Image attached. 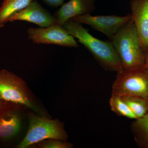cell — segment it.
<instances>
[{
	"instance_id": "cell-13",
	"label": "cell",
	"mask_w": 148,
	"mask_h": 148,
	"mask_svg": "<svg viewBox=\"0 0 148 148\" xmlns=\"http://www.w3.org/2000/svg\"><path fill=\"white\" fill-rule=\"evenodd\" d=\"M131 130L138 145L148 148V113L143 117L135 119L132 122Z\"/></svg>"
},
{
	"instance_id": "cell-7",
	"label": "cell",
	"mask_w": 148,
	"mask_h": 148,
	"mask_svg": "<svg viewBox=\"0 0 148 148\" xmlns=\"http://www.w3.org/2000/svg\"><path fill=\"white\" fill-rule=\"evenodd\" d=\"M28 38L38 44L54 45L68 47H79L75 38L63 26L54 24L45 28L31 27L27 31Z\"/></svg>"
},
{
	"instance_id": "cell-10",
	"label": "cell",
	"mask_w": 148,
	"mask_h": 148,
	"mask_svg": "<svg viewBox=\"0 0 148 148\" xmlns=\"http://www.w3.org/2000/svg\"><path fill=\"white\" fill-rule=\"evenodd\" d=\"M131 20L134 22L145 56L148 54V0H132Z\"/></svg>"
},
{
	"instance_id": "cell-12",
	"label": "cell",
	"mask_w": 148,
	"mask_h": 148,
	"mask_svg": "<svg viewBox=\"0 0 148 148\" xmlns=\"http://www.w3.org/2000/svg\"><path fill=\"white\" fill-rule=\"evenodd\" d=\"M34 0H4L0 7V28L8 22L11 16L29 5Z\"/></svg>"
},
{
	"instance_id": "cell-5",
	"label": "cell",
	"mask_w": 148,
	"mask_h": 148,
	"mask_svg": "<svg viewBox=\"0 0 148 148\" xmlns=\"http://www.w3.org/2000/svg\"><path fill=\"white\" fill-rule=\"evenodd\" d=\"M112 95H133L148 101V71L145 65L118 72L112 85Z\"/></svg>"
},
{
	"instance_id": "cell-3",
	"label": "cell",
	"mask_w": 148,
	"mask_h": 148,
	"mask_svg": "<svg viewBox=\"0 0 148 148\" xmlns=\"http://www.w3.org/2000/svg\"><path fill=\"white\" fill-rule=\"evenodd\" d=\"M28 126L24 137L16 145L17 148H28L51 139L66 141L68 135L64 124L58 119L40 115L32 112L27 113Z\"/></svg>"
},
{
	"instance_id": "cell-11",
	"label": "cell",
	"mask_w": 148,
	"mask_h": 148,
	"mask_svg": "<svg viewBox=\"0 0 148 148\" xmlns=\"http://www.w3.org/2000/svg\"><path fill=\"white\" fill-rule=\"evenodd\" d=\"M95 0H70L53 15L55 24L63 26L73 17L90 14L95 10Z\"/></svg>"
},
{
	"instance_id": "cell-15",
	"label": "cell",
	"mask_w": 148,
	"mask_h": 148,
	"mask_svg": "<svg viewBox=\"0 0 148 148\" xmlns=\"http://www.w3.org/2000/svg\"><path fill=\"white\" fill-rule=\"evenodd\" d=\"M111 110L119 116H124L130 119H137L129 106L118 95H112L110 101Z\"/></svg>"
},
{
	"instance_id": "cell-16",
	"label": "cell",
	"mask_w": 148,
	"mask_h": 148,
	"mask_svg": "<svg viewBox=\"0 0 148 148\" xmlns=\"http://www.w3.org/2000/svg\"><path fill=\"white\" fill-rule=\"evenodd\" d=\"M38 147L40 148H71L73 145L66 141L51 139L40 142L38 144Z\"/></svg>"
},
{
	"instance_id": "cell-18",
	"label": "cell",
	"mask_w": 148,
	"mask_h": 148,
	"mask_svg": "<svg viewBox=\"0 0 148 148\" xmlns=\"http://www.w3.org/2000/svg\"><path fill=\"white\" fill-rule=\"evenodd\" d=\"M10 103L6 102V101L3 100L2 98H0V112H1L3 109L5 108L6 107L8 106Z\"/></svg>"
},
{
	"instance_id": "cell-8",
	"label": "cell",
	"mask_w": 148,
	"mask_h": 148,
	"mask_svg": "<svg viewBox=\"0 0 148 148\" xmlns=\"http://www.w3.org/2000/svg\"><path fill=\"white\" fill-rule=\"evenodd\" d=\"M131 19L130 13L124 16L115 15L92 16L90 14H86L73 17L70 20L89 25L111 40L120 29Z\"/></svg>"
},
{
	"instance_id": "cell-9",
	"label": "cell",
	"mask_w": 148,
	"mask_h": 148,
	"mask_svg": "<svg viewBox=\"0 0 148 148\" xmlns=\"http://www.w3.org/2000/svg\"><path fill=\"white\" fill-rule=\"evenodd\" d=\"M22 21L32 23L41 28L55 24L53 15L37 1H33L23 9L10 16L8 22Z\"/></svg>"
},
{
	"instance_id": "cell-17",
	"label": "cell",
	"mask_w": 148,
	"mask_h": 148,
	"mask_svg": "<svg viewBox=\"0 0 148 148\" xmlns=\"http://www.w3.org/2000/svg\"><path fill=\"white\" fill-rule=\"evenodd\" d=\"M48 5L52 7H58L64 4L65 0H42Z\"/></svg>"
},
{
	"instance_id": "cell-4",
	"label": "cell",
	"mask_w": 148,
	"mask_h": 148,
	"mask_svg": "<svg viewBox=\"0 0 148 148\" xmlns=\"http://www.w3.org/2000/svg\"><path fill=\"white\" fill-rule=\"evenodd\" d=\"M0 98L40 115L49 116L45 110L37 103L26 83L20 77L6 69L0 71Z\"/></svg>"
},
{
	"instance_id": "cell-14",
	"label": "cell",
	"mask_w": 148,
	"mask_h": 148,
	"mask_svg": "<svg viewBox=\"0 0 148 148\" xmlns=\"http://www.w3.org/2000/svg\"><path fill=\"white\" fill-rule=\"evenodd\" d=\"M129 106L137 119L143 117L148 113V101L138 96L133 95L120 96Z\"/></svg>"
},
{
	"instance_id": "cell-2",
	"label": "cell",
	"mask_w": 148,
	"mask_h": 148,
	"mask_svg": "<svg viewBox=\"0 0 148 148\" xmlns=\"http://www.w3.org/2000/svg\"><path fill=\"white\" fill-rule=\"evenodd\" d=\"M110 40L119 57L123 69L145 65L146 56L141 47L136 27L131 19Z\"/></svg>"
},
{
	"instance_id": "cell-19",
	"label": "cell",
	"mask_w": 148,
	"mask_h": 148,
	"mask_svg": "<svg viewBox=\"0 0 148 148\" xmlns=\"http://www.w3.org/2000/svg\"><path fill=\"white\" fill-rule=\"evenodd\" d=\"M145 66L147 69L148 71V54L145 57Z\"/></svg>"
},
{
	"instance_id": "cell-1",
	"label": "cell",
	"mask_w": 148,
	"mask_h": 148,
	"mask_svg": "<svg viewBox=\"0 0 148 148\" xmlns=\"http://www.w3.org/2000/svg\"><path fill=\"white\" fill-rule=\"evenodd\" d=\"M63 27L69 34L87 49L106 71L118 73L123 69L119 57L110 41L96 38L82 24L73 20H68Z\"/></svg>"
},
{
	"instance_id": "cell-6",
	"label": "cell",
	"mask_w": 148,
	"mask_h": 148,
	"mask_svg": "<svg viewBox=\"0 0 148 148\" xmlns=\"http://www.w3.org/2000/svg\"><path fill=\"white\" fill-rule=\"evenodd\" d=\"M24 108L10 103L0 112V144L12 142L22 135L27 116Z\"/></svg>"
}]
</instances>
